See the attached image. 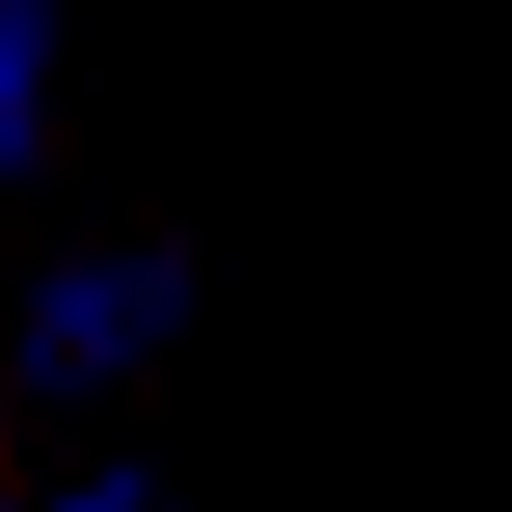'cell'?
<instances>
[{"label":"cell","instance_id":"7a4b0ae2","mask_svg":"<svg viewBox=\"0 0 512 512\" xmlns=\"http://www.w3.org/2000/svg\"><path fill=\"white\" fill-rule=\"evenodd\" d=\"M54 108H68V0H0V176L54 149Z\"/></svg>","mask_w":512,"mask_h":512},{"label":"cell","instance_id":"6da1fadb","mask_svg":"<svg viewBox=\"0 0 512 512\" xmlns=\"http://www.w3.org/2000/svg\"><path fill=\"white\" fill-rule=\"evenodd\" d=\"M176 324H189L176 256L81 243V256H54V270L27 283L14 364H27V391H54V405H95V391H135V378H149V364L176 351Z\"/></svg>","mask_w":512,"mask_h":512},{"label":"cell","instance_id":"3957f363","mask_svg":"<svg viewBox=\"0 0 512 512\" xmlns=\"http://www.w3.org/2000/svg\"><path fill=\"white\" fill-rule=\"evenodd\" d=\"M0 512H162L149 472H54V486H14Z\"/></svg>","mask_w":512,"mask_h":512}]
</instances>
